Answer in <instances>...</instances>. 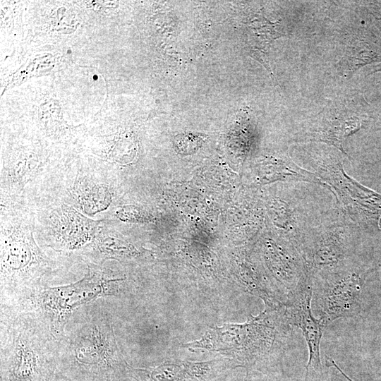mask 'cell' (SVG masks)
<instances>
[{
    "label": "cell",
    "instance_id": "1",
    "mask_svg": "<svg viewBox=\"0 0 381 381\" xmlns=\"http://www.w3.org/2000/svg\"><path fill=\"white\" fill-rule=\"evenodd\" d=\"M364 279L345 264L312 277L313 298L318 317L326 327L334 320L351 318L361 310Z\"/></svg>",
    "mask_w": 381,
    "mask_h": 381
},
{
    "label": "cell",
    "instance_id": "2",
    "mask_svg": "<svg viewBox=\"0 0 381 381\" xmlns=\"http://www.w3.org/2000/svg\"><path fill=\"white\" fill-rule=\"evenodd\" d=\"M312 285L291 298L284 306L290 325L298 327L304 337L308 350L303 381L322 379L325 374L320 358V343L325 327L312 312Z\"/></svg>",
    "mask_w": 381,
    "mask_h": 381
},
{
    "label": "cell",
    "instance_id": "3",
    "mask_svg": "<svg viewBox=\"0 0 381 381\" xmlns=\"http://www.w3.org/2000/svg\"><path fill=\"white\" fill-rule=\"evenodd\" d=\"M298 249L313 277L346 264L349 241L344 231L330 229L304 240Z\"/></svg>",
    "mask_w": 381,
    "mask_h": 381
},
{
    "label": "cell",
    "instance_id": "4",
    "mask_svg": "<svg viewBox=\"0 0 381 381\" xmlns=\"http://www.w3.org/2000/svg\"><path fill=\"white\" fill-rule=\"evenodd\" d=\"M98 228L97 222L66 205L54 210L50 217L53 236L59 245L66 248H76L95 238Z\"/></svg>",
    "mask_w": 381,
    "mask_h": 381
},
{
    "label": "cell",
    "instance_id": "5",
    "mask_svg": "<svg viewBox=\"0 0 381 381\" xmlns=\"http://www.w3.org/2000/svg\"><path fill=\"white\" fill-rule=\"evenodd\" d=\"M37 249L32 236L23 229H15L2 246L1 264L10 271H18L25 268L29 264L36 262Z\"/></svg>",
    "mask_w": 381,
    "mask_h": 381
},
{
    "label": "cell",
    "instance_id": "6",
    "mask_svg": "<svg viewBox=\"0 0 381 381\" xmlns=\"http://www.w3.org/2000/svg\"><path fill=\"white\" fill-rule=\"evenodd\" d=\"M356 116L325 119L322 125L310 133L313 140L330 143L343 151V140L360 128Z\"/></svg>",
    "mask_w": 381,
    "mask_h": 381
},
{
    "label": "cell",
    "instance_id": "7",
    "mask_svg": "<svg viewBox=\"0 0 381 381\" xmlns=\"http://www.w3.org/2000/svg\"><path fill=\"white\" fill-rule=\"evenodd\" d=\"M73 195L80 209L88 214L104 210L111 202L109 189L102 183L79 182L74 187Z\"/></svg>",
    "mask_w": 381,
    "mask_h": 381
},
{
    "label": "cell",
    "instance_id": "8",
    "mask_svg": "<svg viewBox=\"0 0 381 381\" xmlns=\"http://www.w3.org/2000/svg\"><path fill=\"white\" fill-rule=\"evenodd\" d=\"M375 58L376 56L372 51L366 49L362 45H354L349 47L339 62V66L342 73L349 75L351 72H353L361 66L373 61V59Z\"/></svg>",
    "mask_w": 381,
    "mask_h": 381
},
{
    "label": "cell",
    "instance_id": "9",
    "mask_svg": "<svg viewBox=\"0 0 381 381\" xmlns=\"http://www.w3.org/2000/svg\"><path fill=\"white\" fill-rule=\"evenodd\" d=\"M96 241L99 249L109 255H123L134 252V248L116 234L107 233L97 236Z\"/></svg>",
    "mask_w": 381,
    "mask_h": 381
},
{
    "label": "cell",
    "instance_id": "10",
    "mask_svg": "<svg viewBox=\"0 0 381 381\" xmlns=\"http://www.w3.org/2000/svg\"><path fill=\"white\" fill-rule=\"evenodd\" d=\"M182 369L176 365H162L151 372V378L154 381H174L182 375Z\"/></svg>",
    "mask_w": 381,
    "mask_h": 381
},
{
    "label": "cell",
    "instance_id": "11",
    "mask_svg": "<svg viewBox=\"0 0 381 381\" xmlns=\"http://www.w3.org/2000/svg\"><path fill=\"white\" fill-rule=\"evenodd\" d=\"M115 215L120 220L125 222H140L147 219L140 210L128 205L116 209Z\"/></svg>",
    "mask_w": 381,
    "mask_h": 381
},
{
    "label": "cell",
    "instance_id": "12",
    "mask_svg": "<svg viewBox=\"0 0 381 381\" xmlns=\"http://www.w3.org/2000/svg\"><path fill=\"white\" fill-rule=\"evenodd\" d=\"M326 365L327 367H333L337 370H338L348 381H353L351 378H350L341 368L336 363V362L329 357H326Z\"/></svg>",
    "mask_w": 381,
    "mask_h": 381
},
{
    "label": "cell",
    "instance_id": "13",
    "mask_svg": "<svg viewBox=\"0 0 381 381\" xmlns=\"http://www.w3.org/2000/svg\"><path fill=\"white\" fill-rule=\"evenodd\" d=\"M320 381H331V380H327L325 375V377L322 378V380H320Z\"/></svg>",
    "mask_w": 381,
    "mask_h": 381
},
{
    "label": "cell",
    "instance_id": "14",
    "mask_svg": "<svg viewBox=\"0 0 381 381\" xmlns=\"http://www.w3.org/2000/svg\"></svg>",
    "mask_w": 381,
    "mask_h": 381
}]
</instances>
